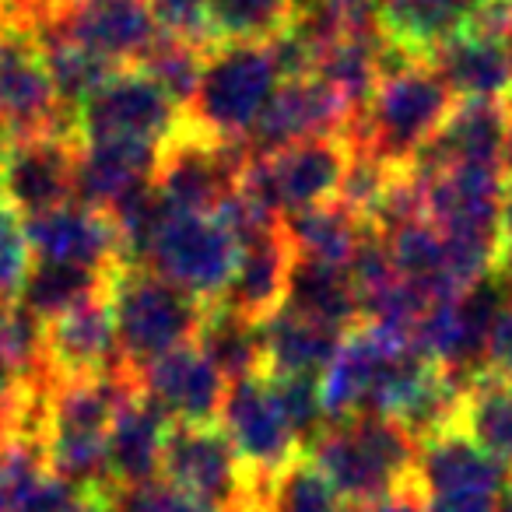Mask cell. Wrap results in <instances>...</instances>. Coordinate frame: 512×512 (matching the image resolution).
I'll return each instance as SVG.
<instances>
[{
	"label": "cell",
	"mask_w": 512,
	"mask_h": 512,
	"mask_svg": "<svg viewBox=\"0 0 512 512\" xmlns=\"http://www.w3.org/2000/svg\"><path fill=\"white\" fill-rule=\"evenodd\" d=\"M456 109V95L428 60L407 57L383 39L379 85L348 120L344 141L386 169H407Z\"/></svg>",
	"instance_id": "obj_1"
},
{
	"label": "cell",
	"mask_w": 512,
	"mask_h": 512,
	"mask_svg": "<svg viewBox=\"0 0 512 512\" xmlns=\"http://www.w3.org/2000/svg\"><path fill=\"white\" fill-rule=\"evenodd\" d=\"M337 498L348 505H365L414 481L418 439L400 421L379 414L330 421L306 446Z\"/></svg>",
	"instance_id": "obj_2"
},
{
	"label": "cell",
	"mask_w": 512,
	"mask_h": 512,
	"mask_svg": "<svg viewBox=\"0 0 512 512\" xmlns=\"http://www.w3.org/2000/svg\"><path fill=\"white\" fill-rule=\"evenodd\" d=\"M106 299L113 309L116 344L130 369L155 362L183 344L197 341L207 306L162 281L144 264H116L109 271Z\"/></svg>",
	"instance_id": "obj_3"
},
{
	"label": "cell",
	"mask_w": 512,
	"mask_h": 512,
	"mask_svg": "<svg viewBox=\"0 0 512 512\" xmlns=\"http://www.w3.org/2000/svg\"><path fill=\"white\" fill-rule=\"evenodd\" d=\"M278 78V64L267 43L211 46L197 92L179 120L211 141L242 144L278 92Z\"/></svg>",
	"instance_id": "obj_4"
},
{
	"label": "cell",
	"mask_w": 512,
	"mask_h": 512,
	"mask_svg": "<svg viewBox=\"0 0 512 512\" xmlns=\"http://www.w3.org/2000/svg\"><path fill=\"white\" fill-rule=\"evenodd\" d=\"M239 239L214 214H176L162 221L141 264L204 306H218L239 267Z\"/></svg>",
	"instance_id": "obj_5"
},
{
	"label": "cell",
	"mask_w": 512,
	"mask_h": 512,
	"mask_svg": "<svg viewBox=\"0 0 512 512\" xmlns=\"http://www.w3.org/2000/svg\"><path fill=\"white\" fill-rule=\"evenodd\" d=\"M351 155L355 151L344 141V134L313 137V141L292 144V148L271 151V155L246 158L239 186L253 193L281 221L288 214L334 200L351 165Z\"/></svg>",
	"instance_id": "obj_6"
},
{
	"label": "cell",
	"mask_w": 512,
	"mask_h": 512,
	"mask_svg": "<svg viewBox=\"0 0 512 512\" xmlns=\"http://www.w3.org/2000/svg\"><path fill=\"white\" fill-rule=\"evenodd\" d=\"M162 477L218 512L264 509V488L246 474L218 421L172 425L162 453Z\"/></svg>",
	"instance_id": "obj_7"
},
{
	"label": "cell",
	"mask_w": 512,
	"mask_h": 512,
	"mask_svg": "<svg viewBox=\"0 0 512 512\" xmlns=\"http://www.w3.org/2000/svg\"><path fill=\"white\" fill-rule=\"evenodd\" d=\"M246 151L197 134L183 120L158 144L155 190L176 214H214V207L239 186Z\"/></svg>",
	"instance_id": "obj_8"
},
{
	"label": "cell",
	"mask_w": 512,
	"mask_h": 512,
	"mask_svg": "<svg viewBox=\"0 0 512 512\" xmlns=\"http://www.w3.org/2000/svg\"><path fill=\"white\" fill-rule=\"evenodd\" d=\"M218 425L232 439L235 453H239L242 467L253 477L256 488H264L274 474H281L302 453L292 425L285 421L278 400H274L271 379L264 372L228 383Z\"/></svg>",
	"instance_id": "obj_9"
},
{
	"label": "cell",
	"mask_w": 512,
	"mask_h": 512,
	"mask_svg": "<svg viewBox=\"0 0 512 512\" xmlns=\"http://www.w3.org/2000/svg\"><path fill=\"white\" fill-rule=\"evenodd\" d=\"M0 130L8 141L32 134L81 137L78 120L60 109L36 39L22 25L0 29Z\"/></svg>",
	"instance_id": "obj_10"
},
{
	"label": "cell",
	"mask_w": 512,
	"mask_h": 512,
	"mask_svg": "<svg viewBox=\"0 0 512 512\" xmlns=\"http://www.w3.org/2000/svg\"><path fill=\"white\" fill-rule=\"evenodd\" d=\"M78 155L81 137L74 134H32L8 141L0 165V200L25 218L71 204Z\"/></svg>",
	"instance_id": "obj_11"
},
{
	"label": "cell",
	"mask_w": 512,
	"mask_h": 512,
	"mask_svg": "<svg viewBox=\"0 0 512 512\" xmlns=\"http://www.w3.org/2000/svg\"><path fill=\"white\" fill-rule=\"evenodd\" d=\"M179 109L165 99V92L137 67L113 71L78 109L81 141H106V137H130V141L162 144L176 130Z\"/></svg>",
	"instance_id": "obj_12"
},
{
	"label": "cell",
	"mask_w": 512,
	"mask_h": 512,
	"mask_svg": "<svg viewBox=\"0 0 512 512\" xmlns=\"http://www.w3.org/2000/svg\"><path fill=\"white\" fill-rule=\"evenodd\" d=\"M351 116H355V109L316 74L281 81V88L271 95L267 109L242 141V151H246V158H256L313 141V137H337L348 130Z\"/></svg>",
	"instance_id": "obj_13"
},
{
	"label": "cell",
	"mask_w": 512,
	"mask_h": 512,
	"mask_svg": "<svg viewBox=\"0 0 512 512\" xmlns=\"http://www.w3.org/2000/svg\"><path fill=\"white\" fill-rule=\"evenodd\" d=\"M505 172V165H449L425 176V218L446 235L498 242Z\"/></svg>",
	"instance_id": "obj_14"
},
{
	"label": "cell",
	"mask_w": 512,
	"mask_h": 512,
	"mask_svg": "<svg viewBox=\"0 0 512 512\" xmlns=\"http://www.w3.org/2000/svg\"><path fill=\"white\" fill-rule=\"evenodd\" d=\"M137 372V390L144 400L158 407L172 425H207L218 421L225 404L228 379L218 365L200 351L197 341L141 365Z\"/></svg>",
	"instance_id": "obj_15"
},
{
	"label": "cell",
	"mask_w": 512,
	"mask_h": 512,
	"mask_svg": "<svg viewBox=\"0 0 512 512\" xmlns=\"http://www.w3.org/2000/svg\"><path fill=\"white\" fill-rule=\"evenodd\" d=\"M509 130L512 116L502 99H463L407 169L425 179L449 165H505Z\"/></svg>",
	"instance_id": "obj_16"
},
{
	"label": "cell",
	"mask_w": 512,
	"mask_h": 512,
	"mask_svg": "<svg viewBox=\"0 0 512 512\" xmlns=\"http://www.w3.org/2000/svg\"><path fill=\"white\" fill-rule=\"evenodd\" d=\"M25 239L36 260L113 271L123 260L120 232L106 211L88 204H64L57 211L25 218Z\"/></svg>",
	"instance_id": "obj_17"
},
{
	"label": "cell",
	"mask_w": 512,
	"mask_h": 512,
	"mask_svg": "<svg viewBox=\"0 0 512 512\" xmlns=\"http://www.w3.org/2000/svg\"><path fill=\"white\" fill-rule=\"evenodd\" d=\"M116 365L127 362L116 344V323L106 295L43 323V369L50 379L95 376Z\"/></svg>",
	"instance_id": "obj_18"
},
{
	"label": "cell",
	"mask_w": 512,
	"mask_h": 512,
	"mask_svg": "<svg viewBox=\"0 0 512 512\" xmlns=\"http://www.w3.org/2000/svg\"><path fill=\"white\" fill-rule=\"evenodd\" d=\"M509 477V467L498 463L484 446H477L467 432L453 428L418 446V481L425 498L442 495H498Z\"/></svg>",
	"instance_id": "obj_19"
},
{
	"label": "cell",
	"mask_w": 512,
	"mask_h": 512,
	"mask_svg": "<svg viewBox=\"0 0 512 512\" xmlns=\"http://www.w3.org/2000/svg\"><path fill=\"white\" fill-rule=\"evenodd\" d=\"M155 162H158V144L151 141H130V137L81 141L74 200L95 207V211H109L127 193L151 183Z\"/></svg>",
	"instance_id": "obj_20"
},
{
	"label": "cell",
	"mask_w": 512,
	"mask_h": 512,
	"mask_svg": "<svg viewBox=\"0 0 512 512\" xmlns=\"http://www.w3.org/2000/svg\"><path fill=\"white\" fill-rule=\"evenodd\" d=\"M172 421L141 393L116 411L106 435L109 488H130L162 477V453Z\"/></svg>",
	"instance_id": "obj_21"
},
{
	"label": "cell",
	"mask_w": 512,
	"mask_h": 512,
	"mask_svg": "<svg viewBox=\"0 0 512 512\" xmlns=\"http://www.w3.org/2000/svg\"><path fill=\"white\" fill-rule=\"evenodd\" d=\"M292 246H288L281 225L264 239L249 242L239 253V267H235L232 281H228L225 295L218 306L239 313L249 323H264L285 306V288L288 271H292Z\"/></svg>",
	"instance_id": "obj_22"
},
{
	"label": "cell",
	"mask_w": 512,
	"mask_h": 512,
	"mask_svg": "<svg viewBox=\"0 0 512 512\" xmlns=\"http://www.w3.org/2000/svg\"><path fill=\"white\" fill-rule=\"evenodd\" d=\"M481 0H379V36L407 57L428 60L474 25Z\"/></svg>",
	"instance_id": "obj_23"
},
{
	"label": "cell",
	"mask_w": 512,
	"mask_h": 512,
	"mask_svg": "<svg viewBox=\"0 0 512 512\" xmlns=\"http://www.w3.org/2000/svg\"><path fill=\"white\" fill-rule=\"evenodd\" d=\"M456 99H502L512 85V46L502 39L456 36L428 57Z\"/></svg>",
	"instance_id": "obj_24"
},
{
	"label": "cell",
	"mask_w": 512,
	"mask_h": 512,
	"mask_svg": "<svg viewBox=\"0 0 512 512\" xmlns=\"http://www.w3.org/2000/svg\"><path fill=\"white\" fill-rule=\"evenodd\" d=\"M281 309H292V313L323 323L330 330H341V334L362 323L358 292L348 267L316 264V260H299V256L292 260V271H288L285 306Z\"/></svg>",
	"instance_id": "obj_25"
},
{
	"label": "cell",
	"mask_w": 512,
	"mask_h": 512,
	"mask_svg": "<svg viewBox=\"0 0 512 512\" xmlns=\"http://www.w3.org/2000/svg\"><path fill=\"white\" fill-rule=\"evenodd\" d=\"M264 334V376H320L341 344V330L313 323L292 309H278L260 323Z\"/></svg>",
	"instance_id": "obj_26"
},
{
	"label": "cell",
	"mask_w": 512,
	"mask_h": 512,
	"mask_svg": "<svg viewBox=\"0 0 512 512\" xmlns=\"http://www.w3.org/2000/svg\"><path fill=\"white\" fill-rule=\"evenodd\" d=\"M281 232H285L288 246H292V253L299 260L348 267L358 242L369 232V225L358 214H351L344 204L327 200V204H316L309 211L281 218Z\"/></svg>",
	"instance_id": "obj_27"
},
{
	"label": "cell",
	"mask_w": 512,
	"mask_h": 512,
	"mask_svg": "<svg viewBox=\"0 0 512 512\" xmlns=\"http://www.w3.org/2000/svg\"><path fill=\"white\" fill-rule=\"evenodd\" d=\"M109 271H92V267L74 264H50V260H32L22 285V302L39 323H50L85 302L106 295Z\"/></svg>",
	"instance_id": "obj_28"
},
{
	"label": "cell",
	"mask_w": 512,
	"mask_h": 512,
	"mask_svg": "<svg viewBox=\"0 0 512 512\" xmlns=\"http://www.w3.org/2000/svg\"><path fill=\"white\" fill-rule=\"evenodd\" d=\"M32 39H36V46H39V57H43V67H46V74H50V85H53V92H57L60 109L71 113L74 120H78V109L85 106L88 95H92L109 74L120 71L116 64L95 57L85 46L57 36V32L36 29Z\"/></svg>",
	"instance_id": "obj_29"
},
{
	"label": "cell",
	"mask_w": 512,
	"mask_h": 512,
	"mask_svg": "<svg viewBox=\"0 0 512 512\" xmlns=\"http://www.w3.org/2000/svg\"><path fill=\"white\" fill-rule=\"evenodd\" d=\"M197 344L218 365V372L228 383L264 372V334H260V323L242 320L239 313H232L225 306H207Z\"/></svg>",
	"instance_id": "obj_30"
},
{
	"label": "cell",
	"mask_w": 512,
	"mask_h": 512,
	"mask_svg": "<svg viewBox=\"0 0 512 512\" xmlns=\"http://www.w3.org/2000/svg\"><path fill=\"white\" fill-rule=\"evenodd\" d=\"M460 432L488 449L498 463L512 467V383L477 376L463 397Z\"/></svg>",
	"instance_id": "obj_31"
},
{
	"label": "cell",
	"mask_w": 512,
	"mask_h": 512,
	"mask_svg": "<svg viewBox=\"0 0 512 512\" xmlns=\"http://www.w3.org/2000/svg\"><path fill=\"white\" fill-rule=\"evenodd\" d=\"M207 50L211 46L204 43H193L186 36H172V32H162L151 39V46L141 53L137 60V71H144L158 88L165 92V99L183 113L186 102L193 99L200 85V74H204V64H207Z\"/></svg>",
	"instance_id": "obj_32"
},
{
	"label": "cell",
	"mask_w": 512,
	"mask_h": 512,
	"mask_svg": "<svg viewBox=\"0 0 512 512\" xmlns=\"http://www.w3.org/2000/svg\"><path fill=\"white\" fill-rule=\"evenodd\" d=\"M207 36L221 43H267L295 18V0H207Z\"/></svg>",
	"instance_id": "obj_33"
},
{
	"label": "cell",
	"mask_w": 512,
	"mask_h": 512,
	"mask_svg": "<svg viewBox=\"0 0 512 512\" xmlns=\"http://www.w3.org/2000/svg\"><path fill=\"white\" fill-rule=\"evenodd\" d=\"M379 53H383V36L341 39V43L327 46L320 53L313 74L320 81H327L358 113L379 85Z\"/></svg>",
	"instance_id": "obj_34"
},
{
	"label": "cell",
	"mask_w": 512,
	"mask_h": 512,
	"mask_svg": "<svg viewBox=\"0 0 512 512\" xmlns=\"http://www.w3.org/2000/svg\"><path fill=\"white\" fill-rule=\"evenodd\" d=\"M264 512H348L327 477L306 453H299L264 488Z\"/></svg>",
	"instance_id": "obj_35"
},
{
	"label": "cell",
	"mask_w": 512,
	"mask_h": 512,
	"mask_svg": "<svg viewBox=\"0 0 512 512\" xmlns=\"http://www.w3.org/2000/svg\"><path fill=\"white\" fill-rule=\"evenodd\" d=\"M46 474L43 442L0 439V512H22L29 491Z\"/></svg>",
	"instance_id": "obj_36"
},
{
	"label": "cell",
	"mask_w": 512,
	"mask_h": 512,
	"mask_svg": "<svg viewBox=\"0 0 512 512\" xmlns=\"http://www.w3.org/2000/svg\"><path fill=\"white\" fill-rule=\"evenodd\" d=\"M267 379H271V390L281 414H285L302 453H306L309 442L327 428V414H323L320 404V383H316V376H267Z\"/></svg>",
	"instance_id": "obj_37"
},
{
	"label": "cell",
	"mask_w": 512,
	"mask_h": 512,
	"mask_svg": "<svg viewBox=\"0 0 512 512\" xmlns=\"http://www.w3.org/2000/svg\"><path fill=\"white\" fill-rule=\"evenodd\" d=\"M109 512H218L204 505L200 498L186 495L165 477L144 484H130V488H109L106 491Z\"/></svg>",
	"instance_id": "obj_38"
},
{
	"label": "cell",
	"mask_w": 512,
	"mask_h": 512,
	"mask_svg": "<svg viewBox=\"0 0 512 512\" xmlns=\"http://www.w3.org/2000/svg\"><path fill=\"white\" fill-rule=\"evenodd\" d=\"M29 267H32V249L29 239H25L22 214H15L0 200V306L18 302Z\"/></svg>",
	"instance_id": "obj_39"
},
{
	"label": "cell",
	"mask_w": 512,
	"mask_h": 512,
	"mask_svg": "<svg viewBox=\"0 0 512 512\" xmlns=\"http://www.w3.org/2000/svg\"><path fill=\"white\" fill-rule=\"evenodd\" d=\"M481 376L512 383V295L498 306L495 320H491V327H488V341H484V358H481Z\"/></svg>",
	"instance_id": "obj_40"
},
{
	"label": "cell",
	"mask_w": 512,
	"mask_h": 512,
	"mask_svg": "<svg viewBox=\"0 0 512 512\" xmlns=\"http://www.w3.org/2000/svg\"><path fill=\"white\" fill-rule=\"evenodd\" d=\"M85 498H88V491L60 481V477H53L50 470H46L36 488L29 491V498H25L22 512H78L81 505H85Z\"/></svg>",
	"instance_id": "obj_41"
},
{
	"label": "cell",
	"mask_w": 512,
	"mask_h": 512,
	"mask_svg": "<svg viewBox=\"0 0 512 512\" xmlns=\"http://www.w3.org/2000/svg\"><path fill=\"white\" fill-rule=\"evenodd\" d=\"M421 509H425V495H421L418 481H411L404 488L390 491V495L376 498V502L355 505L351 512H421Z\"/></svg>",
	"instance_id": "obj_42"
},
{
	"label": "cell",
	"mask_w": 512,
	"mask_h": 512,
	"mask_svg": "<svg viewBox=\"0 0 512 512\" xmlns=\"http://www.w3.org/2000/svg\"><path fill=\"white\" fill-rule=\"evenodd\" d=\"M421 512H495V495H442L425 498Z\"/></svg>",
	"instance_id": "obj_43"
},
{
	"label": "cell",
	"mask_w": 512,
	"mask_h": 512,
	"mask_svg": "<svg viewBox=\"0 0 512 512\" xmlns=\"http://www.w3.org/2000/svg\"><path fill=\"white\" fill-rule=\"evenodd\" d=\"M67 0H22V22H25V29L32 32V25L39 22V18H46V15H53L57 8H64Z\"/></svg>",
	"instance_id": "obj_44"
},
{
	"label": "cell",
	"mask_w": 512,
	"mask_h": 512,
	"mask_svg": "<svg viewBox=\"0 0 512 512\" xmlns=\"http://www.w3.org/2000/svg\"><path fill=\"white\" fill-rule=\"evenodd\" d=\"M495 512H512V477H505V484H502V488H498Z\"/></svg>",
	"instance_id": "obj_45"
},
{
	"label": "cell",
	"mask_w": 512,
	"mask_h": 512,
	"mask_svg": "<svg viewBox=\"0 0 512 512\" xmlns=\"http://www.w3.org/2000/svg\"><path fill=\"white\" fill-rule=\"evenodd\" d=\"M78 512H109V505H106V495H102V491H88L85 505H81Z\"/></svg>",
	"instance_id": "obj_46"
},
{
	"label": "cell",
	"mask_w": 512,
	"mask_h": 512,
	"mask_svg": "<svg viewBox=\"0 0 512 512\" xmlns=\"http://www.w3.org/2000/svg\"><path fill=\"white\" fill-rule=\"evenodd\" d=\"M502 218H512V169L505 172V207H502Z\"/></svg>",
	"instance_id": "obj_47"
},
{
	"label": "cell",
	"mask_w": 512,
	"mask_h": 512,
	"mask_svg": "<svg viewBox=\"0 0 512 512\" xmlns=\"http://www.w3.org/2000/svg\"><path fill=\"white\" fill-rule=\"evenodd\" d=\"M4 151H8V134L0 130V165H4Z\"/></svg>",
	"instance_id": "obj_48"
},
{
	"label": "cell",
	"mask_w": 512,
	"mask_h": 512,
	"mask_svg": "<svg viewBox=\"0 0 512 512\" xmlns=\"http://www.w3.org/2000/svg\"><path fill=\"white\" fill-rule=\"evenodd\" d=\"M502 102H505V109H509V116H512V85H509V88H505Z\"/></svg>",
	"instance_id": "obj_49"
},
{
	"label": "cell",
	"mask_w": 512,
	"mask_h": 512,
	"mask_svg": "<svg viewBox=\"0 0 512 512\" xmlns=\"http://www.w3.org/2000/svg\"><path fill=\"white\" fill-rule=\"evenodd\" d=\"M505 169H512V130H509V151H505Z\"/></svg>",
	"instance_id": "obj_50"
},
{
	"label": "cell",
	"mask_w": 512,
	"mask_h": 512,
	"mask_svg": "<svg viewBox=\"0 0 512 512\" xmlns=\"http://www.w3.org/2000/svg\"><path fill=\"white\" fill-rule=\"evenodd\" d=\"M509 46H512V39H509Z\"/></svg>",
	"instance_id": "obj_51"
}]
</instances>
